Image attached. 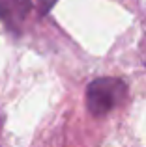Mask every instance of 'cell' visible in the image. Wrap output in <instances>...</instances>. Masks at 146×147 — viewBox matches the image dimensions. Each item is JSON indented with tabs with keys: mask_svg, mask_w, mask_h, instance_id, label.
<instances>
[{
	"mask_svg": "<svg viewBox=\"0 0 146 147\" xmlns=\"http://www.w3.org/2000/svg\"><path fill=\"white\" fill-rule=\"evenodd\" d=\"M128 97V84L114 76H101L88 84L86 108L94 117H103Z\"/></svg>",
	"mask_w": 146,
	"mask_h": 147,
	"instance_id": "1",
	"label": "cell"
},
{
	"mask_svg": "<svg viewBox=\"0 0 146 147\" xmlns=\"http://www.w3.org/2000/svg\"><path fill=\"white\" fill-rule=\"evenodd\" d=\"M56 4V0H38V9H40V15H45L53 6Z\"/></svg>",
	"mask_w": 146,
	"mask_h": 147,
	"instance_id": "3",
	"label": "cell"
},
{
	"mask_svg": "<svg viewBox=\"0 0 146 147\" xmlns=\"http://www.w3.org/2000/svg\"><path fill=\"white\" fill-rule=\"evenodd\" d=\"M30 11L32 0H0V21L11 30H17Z\"/></svg>",
	"mask_w": 146,
	"mask_h": 147,
	"instance_id": "2",
	"label": "cell"
}]
</instances>
